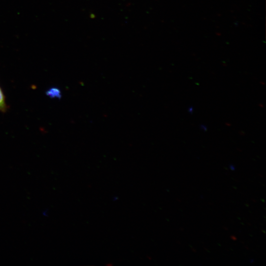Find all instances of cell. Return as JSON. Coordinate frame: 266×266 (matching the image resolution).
Returning <instances> with one entry per match:
<instances>
[{
  "label": "cell",
  "instance_id": "6da1fadb",
  "mask_svg": "<svg viewBox=\"0 0 266 266\" xmlns=\"http://www.w3.org/2000/svg\"><path fill=\"white\" fill-rule=\"evenodd\" d=\"M46 94L48 96L52 98H60L61 97V92L57 88L49 89Z\"/></svg>",
  "mask_w": 266,
  "mask_h": 266
},
{
  "label": "cell",
  "instance_id": "7a4b0ae2",
  "mask_svg": "<svg viewBox=\"0 0 266 266\" xmlns=\"http://www.w3.org/2000/svg\"><path fill=\"white\" fill-rule=\"evenodd\" d=\"M6 108L4 96L0 87V111L4 112H5Z\"/></svg>",
  "mask_w": 266,
  "mask_h": 266
}]
</instances>
